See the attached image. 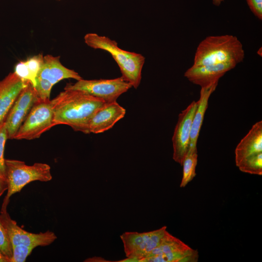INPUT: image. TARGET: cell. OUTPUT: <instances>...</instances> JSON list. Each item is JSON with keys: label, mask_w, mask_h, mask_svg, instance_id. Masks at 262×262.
I'll return each instance as SVG.
<instances>
[{"label": "cell", "mask_w": 262, "mask_h": 262, "mask_svg": "<svg viewBox=\"0 0 262 262\" xmlns=\"http://www.w3.org/2000/svg\"><path fill=\"white\" fill-rule=\"evenodd\" d=\"M54 126L64 124L74 131L90 133L89 124L96 111L106 102L78 90H64L51 100Z\"/></svg>", "instance_id": "1"}, {"label": "cell", "mask_w": 262, "mask_h": 262, "mask_svg": "<svg viewBox=\"0 0 262 262\" xmlns=\"http://www.w3.org/2000/svg\"><path fill=\"white\" fill-rule=\"evenodd\" d=\"M245 55L242 44L236 36L230 34L209 36L198 45L193 66L224 63L236 66L243 61Z\"/></svg>", "instance_id": "2"}, {"label": "cell", "mask_w": 262, "mask_h": 262, "mask_svg": "<svg viewBox=\"0 0 262 262\" xmlns=\"http://www.w3.org/2000/svg\"><path fill=\"white\" fill-rule=\"evenodd\" d=\"M7 206L2 203L0 220L7 231L12 246L13 256L10 262H24L35 247L49 246L57 239L55 234L49 230L34 233L23 229L11 218L7 211Z\"/></svg>", "instance_id": "3"}, {"label": "cell", "mask_w": 262, "mask_h": 262, "mask_svg": "<svg viewBox=\"0 0 262 262\" xmlns=\"http://www.w3.org/2000/svg\"><path fill=\"white\" fill-rule=\"evenodd\" d=\"M84 40L89 47L102 49L111 54L120 68L122 77L132 87L137 88L141 82L142 70L145 61L142 55L122 49L115 41L95 33L86 34Z\"/></svg>", "instance_id": "4"}, {"label": "cell", "mask_w": 262, "mask_h": 262, "mask_svg": "<svg viewBox=\"0 0 262 262\" xmlns=\"http://www.w3.org/2000/svg\"><path fill=\"white\" fill-rule=\"evenodd\" d=\"M5 165L7 192L3 202L8 204L10 197L27 184L34 181L47 182L52 179L50 167L45 163L28 165L23 161L5 159Z\"/></svg>", "instance_id": "5"}, {"label": "cell", "mask_w": 262, "mask_h": 262, "mask_svg": "<svg viewBox=\"0 0 262 262\" xmlns=\"http://www.w3.org/2000/svg\"><path fill=\"white\" fill-rule=\"evenodd\" d=\"M51 101L40 98L34 103L14 139L33 140L38 138L54 126Z\"/></svg>", "instance_id": "6"}, {"label": "cell", "mask_w": 262, "mask_h": 262, "mask_svg": "<svg viewBox=\"0 0 262 262\" xmlns=\"http://www.w3.org/2000/svg\"><path fill=\"white\" fill-rule=\"evenodd\" d=\"M60 57L48 54L43 56V62L36 79L34 87L38 96L42 99H50V95L53 85L66 79L77 81L82 79L74 70L62 65Z\"/></svg>", "instance_id": "7"}, {"label": "cell", "mask_w": 262, "mask_h": 262, "mask_svg": "<svg viewBox=\"0 0 262 262\" xmlns=\"http://www.w3.org/2000/svg\"><path fill=\"white\" fill-rule=\"evenodd\" d=\"M132 87L122 76L113 79L78 80L67 83L64 90H78L98 98L106 103L116 101L122 94Z\"/></svg>", "instance_id": "8"}, {"label": "cell", "mask_w": 262, "mask_h": 262, "mask_svg": "<svg viewBox=\"0 0 262 262\" xmlns=\"http://www.w3.org/2000/svg\"><path fill=\"white\" fill-rule=\"evenodd\" d=\"M166 227L145 232H126L120 235L127 258L139 262L146 258L161 243Z\"/></svg>", "instance_id": "9"}, {"label": "cell", "mask_w": 262, "mask_h": 262, "mask_svg": "<svg viewBox=\"0 0 262 262\" xmlns=\"http://www.w3.org/2000/svg\"><path fill=\"white\" fill-rule=\"evenodd\" d=\"M198 252L168 231L160 244L141 262H197Z\"/></svg>", "instance_id": "10"}, {"label": "cell", "mask_w": 262, "mask_h": 262, "mask_svg": "<svg viewBox=\"0 0 262 262\" xmlns=\"http://www.w3.org/2000/svg\"><path fill=\"white\" fill-rule=\"evenodd\" d=\"M39 98L36 90L30 82L21 90L5 119L8 139H14L18 130Z\"/></svg>", "instance_id": "11"}, {"label": "cell", "mask_w": 262, "mask_h": 262, "mask_svg": "<svg viewBox=\"0 0 262 262\" xmlns=\"http://www.w3.org/2000/svg\"><path fill=\"white\" fill-rule=\"evenodd\" d=\"M197 101H193L179 115L172 138L173 159L181 165L187 154L190 143L191 126Z\"/></svg>", "instance_id": "12"}, {"label": "cell", "mask_w": 262, "mask_h": 262, "mask_svg": "<svg viewBox=\"0 0 262 262\" xmlns=\"http://www.w3.org/2000/svg\"><path fill=\"white\" fill-rule=\"evenodd\" d=\"M236 66L229 63L192 66L185 71L184 76L191 82L203 87L218 82L226 73Z\"/></svg>", "instance_id": "13"}, {"label": "cell", "mask_w": 262, "mask_h": 262, "mask_svg": "<svg viewBox=\"0 0 262 262\" xmlns=\"http://www.w3.org/2000/svg\"><path fill=\"white\" fill-rule=\"evenodd\" d=\"M126 114V110L116 101L106 103L98 110L89 124L90 133H99L111 128Z\"/></svg>", "instance_id": "14"}, {"label": "cell", "mask_w": 262, "mask_h": 262, "mask_svg": "<svg viewBox=\"0 0 262 262\" xmlns=\"http://www.w3.org/2000/svg\"><path fill=\"white\" fill-rule=\"evenodd\" d=\"M28 82L14 72L0 81V123L5 120L18 94Z\"/></svg>", "instance_id": "15"}, {"label": "cell", "mask_w": 262, "mask_h": 262, "mask_svg": "<svg viewBox=\"0 0 262 262\" xmlns=\"http://www.w3.org/2000/svg\"><path fill=\"white\" fill-rule=\"evenodd\" d=\"M262 152V121L255 123L235 149L236 166L245 158Z\"/></svg>", "instance_id": "16"}, {"label": "cell", "mask_w": 262, "mask_h": 262, "mask_svg": "<svg viewBox=\"0 0 262 262\" xmlns=\"http://www.w3.org/2000/svg\"><path fill=\"white\" fill-rule=\"evenodd\" d=\"M218 83V82H216L207 86L201 87L199 99L197 101V107L193 119L188 150L197 149V139L208 107L209 99L215 91Z\"/></svg>", "instance_id": "17"}, {"label": "cell", "mask_w": 262, "mask_h": 262, "mask_svg": "<svg viewBox=\"0 0 262 262\" xmlns=\"http://www.w3.org/2000/svg\"><path fill=\"white\" fill-rule=\"evenodd\" d=\"M43 56L42 53H39L18 62L16 65L14 72L34 87L37 76L43 64Z\"/></svg>", "instance_id": "18"}, {"label": "cell", "mask_w": 262, "mask_h": 262, "mask_svg": "<svg viewBox=\"0 0 262 262\" xmlns=\"http://www.w3.org/2000/svg\"><path fill=\"white\" fill-rule=\"evenodd\" d=\"M197 151L188 150L182 163L183 174L180 187H185L196 175V168L197 163Z\"/></svg>", "instance_id": "19"}, {"label": "cell", "mask_w": 262, "mask_h": 262, "mask_svg": "<svg viewBox=\"0 0 262 262\" xmlns=\"http://www.w3.org/2000/svg\"><path fill=\"white\" fill-rule=\"evenodd\" d=\"M242 172L250 174L262 175V152L250 155L237 165Z\"/></svg>", "instance_id": "20"}, {"label": "cell", "mask_w": 262, "mask_h": 262, "mask_svg": "<svg viewBox=\"0 0 262 262\" xmlns=\"http://www.w3.org/2000/svg\"><path fill=\"white\" fill-rule=\"evenodd\" d=\"M8 139L5 120L0 123V178L6 181L5 158L4 151L5 143Z\"/></svg>", "instance_id": "21"}, {"label": "cell", "mask_w": 262, "mask_h": 262, "mask_svg": "<svg viewBox=\"0 0 262 262\" xmlns=\"http://www.w3.org/2000/svg\"><path fill=\"white\" fill-rule=\"evenodd\" d=\"M0 251L10 262L12 249L7 231L0 220Z\"/></svg>", "instance_id": "22"}, {"label": "cell", "mask_w": 262, "mask_h": 262, "mask_svg": "<svg viewBox=\"0 0 262 262\" xmlns=\"http://www.w3.org/2000/svg\"><path fill=\"white\" fill-rule=\"evenodd\" d=\"M253 14L260 20L262 19V0H246Z\"/></svg>", "instance_id": "23"}, {"label": "cell", "mask_w": 262, "mask_h": 262, "mask_svg": "<svg viewBox=\"0 0 262 262\" xmlns=\"http://www.w3.org/2000/svg\"><path fill=\"white\" fill-rule=\"evenodd\" d=\"M7 189V185L6 182L1 180L0 178V196Z\"/></svg>", "instance_id": "24"}, {"label": "cell", "mask_w": 262, "mask_h": 262, "mask_svg": "<svg viewBox=\"0 0 262 262\" xmlns=\"http://www.w3.org/2000/svg\"><path fill=\"white\" fill-rule=\"evenodd\" d=\"M0 262H9V260L0 251Z\"/></svg>", "instance_id": "25"}, {"label": "cell", "mask_w": 262, "mask_h": 262, "mask_svg": "<svg viewBox=\"0 0 262 262\" xmlns=\"http://www.w3.org/2000/svg\"><path fill=\"white\" fill-rule=\"evenodd\" d=\"M224 0H213V4L215 6H219Z\"/></svg>", "instance_id": "26"}]
</instances>
